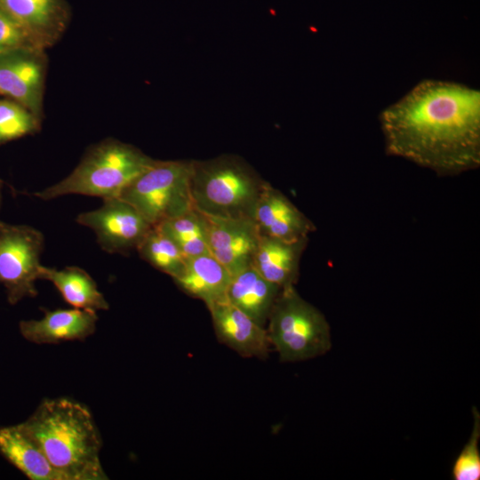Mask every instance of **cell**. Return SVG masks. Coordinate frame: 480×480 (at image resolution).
Masks as SVG:
<instances>
[{"mask_svg": "<svg viewBox=\"0 0 480 480\" xmlns=\"http://www.w3.org/2000/svg\"><path fill=\"white\" fill-rule=\"evenodd\" d=\"M386 151L440 175L480 164V92L426 79L380 115Z\"/></svg>", "mask_w": 480, "mask_h": 480, "instance_id": "6da1fadb", "label": "cell"}, {"mask_svg": "<svg viewBox=\"0 0 480 480\" xmlns=\"http://www.w3.org/2000/svg\"><path fill=\"white\" fill-rule=\"evenodd\" d=\"M20 428L64 480H105L102 442L91 411L67 397L44 399Z\"/></svg>", "mask_w": 480, "mask_h": 480, "instance_id": "7a4b0ae2", "label": "cell"}, {"mask_svg": "<svg viewBox=\"0 0 480 480\" xmlns=\"http://www.w3.org/2000/svg\"><path fill=\"white\" fill-rule=\"evenodd\" d=\"M267 182L238 156L192 160V203L196 210L205 215L252 219Z\"/></svg>", "mask_w": 480, "mask_h": 480, "instance_id": "3957f363", "label": "cell"}, {"mask_svg": "<svg viewBox=\"0 0 480 480\" xmlns=\"http://www.w3.org/2000/svg\"><path fill=\"white\" fill-rule=\"evenodd\" d=\"M154 161L132 145L107 139L92 146L68 176L33 195L43 200L71 194L119 196Z\"/></svg>", "mask_w": 480, "mask_h": 480, "instance_id": "277c9868", "label": "cell"}, {"mask_svg": "<svg viewBox=\"0 0 480 480\" xmlns=\"http://www.w3.org/2000/svg\"><path fill=\"white\" fill-rule=\"evenodd\" d=\"M268 322V339L281 362L308 360L331 348L327 320L299 294L295 285L281 289Z\"/></svg>", "mask_w": 480, "mask_h": 480, "instance_id": "5b68a950", "label": "cell"}, {"mask_svg": "<svg viewBox=\"0 0 480 480\" xmlns=\"http://www.w3.org/2000/svg\"><path fill=\"white\" fill-rule=\"evenodd\" d=\"M192 160H155L120 194L152 226L194 208L190 193Z\"/></svg>", "mask_w": 480, "mask_h": 480, "instance_id": "8992f818", "label": "cell"}, {"mask_svg": "<svg viewBox=\"0 0 480 480\" xmlns=\"http://www.w3.org/2000/svg\"><path fill=\"white\" fill-rule=\"evenodd\" d=\"M43 247L44 236L37 229L0 220V283L10 304L37 295Z\"/></svg>", "mask_w": 480, "mask_h": 480, "instance_id": "52a82bcc", "label": "cell"}, {"mask_svg": "<svg viewBox=\"0 0 480 480\" xmlns=\"http://www.w3.org/2000/svg\"><path fill=\"white\" fill-rule=\"evenodd\" d=\"M102 200L98 209L80 213L76 222L92 229L98 244L108 253L124 254L137 249L153 226L121 197Z\"/></svg>", "mask_w": 480, "mask_h": 480, "instance_id": "ba28073f", "label": "cell"}, {"mask_svg": "<svg viewBox=\"0 0 480 480\" xmlns=\"http://www.w3.org/2000/svg\"><path fill=\"white\" fill-rule=\"evenodd\" d=\"M45 71L44 49L0 51V95L20 103L41 120Z\"/></svg>", "mask_w": 480, "mask_h": 480, "instance_id": "9c48e42d", "label": "cell"}, {"mask_svg": "<svg viewBox=\"0 0 480 480\" xmlns=\"http://www.w3.org/2000/svg\"><path fill=\"white\" fill-rule=\"evenodd\" d=\"M202 214L212 255L231 276L251 266L260 238L253 220Z\"/></svg>", "mask_w": 480, "mask_h": 480, "instance_id": "30bf717a", "label": "cell"}, {"mask_svg": "<svg viewBox=\"0 0 480 480\" xmlns=\"http://www.w3.org/2000/svg\"><path fill=\"white\" fill-rule=\"evenodd\" d=\"M208 310L218 340L244 357L266 359L271 344L261 326L228 301L218 302Z\"/></svg>", "mask_w": 480, "mask_h": 480, "instance_id": "8fae6325", "label": "cell"}, {"mask_svg": "<svg viewBox=\"0 0 480 480\" xmlns=\"http://www.w3.org/2000/svg\"><path fill=\"white\" fill-rule=\"evenodd\" d=\"M252 220L260 236L297 240L308 237L315 224L279 189L267 182L256 204Z\"/></svg>", "mask_w": 480, "mask_h": 480, "instance_id": "7c38bea8", "label": "cell"}, {"mask_svg": "<svg viewBox=\"0 0 480 480\" xmlns=\"http://www.w3.org/2000/svg\"><path fill=\"white\" fill-rule=\"evenodd\" d=\"M44 313L41 319L20 323V332L27 340L36 344L84 340L96 330V312L74 308L44 310Z\"/></svg>", "mask_w": 480, "mask_h": 480, "instance_id": "4fadbf2b", "label": "cell"}, {"mask_svg": "<svg viewBox=\"0 0 480 480\" xmlns=\"http://www.w3.org/2000/svg\"><path fill=\"white\" fill-rule=\"evenodd\" d=\"M308 237L297 240L260 236L252 266L281 289L295 285Z\"/></svg>", "mask_w": 480, "mask_h": 480, "instance_id": "5bb4252c", "label": "cell"}, {"mask_svg": "<svg viewBox=\"0 0 480 480\" xmlns=\"http://www.w3.org/2000/svg\"><path fill=\"white\" fill-rule=\"evenodd\" d=\"M231 274L211 252L187 258L175 284L188 295L211 306L227 300Z\"/></svg>", "mask_w": 480, "mask_h": 480, "instance_id": "9a60e30c", "label": "cell"}, {"mask_svg": "<svg viewBox=\"0 0 480 480\" xmlns=\"http://www.w3.org/2000/svg\"><path fill=\"white\" fill-rule=\"evenodd\" d=\"M0 7L44 50L52 46L64 30L65 20L59 0H0Z\"/></svg>", "mask_w": 480, "mask_h": 480, "instance_id": "2e32d148", "label": "cell"}, {"mask_svg": "<svg viewBox=\"0 0 480 480\" xmlns=\"http://www.w3.org/2000/svg\"><path fill=\"white\" fill-rule=\"evenodd\" d=\"M280 291L251 265L231 276L227 301L265 326Z\"/></svg>", "mask_w": 480, "mask_h": 480, "instance_id": "e0dca14e", "label": "cell"}, {"mask_svg": "<svg viewBox=\"0 0 480 480\" xmlns=\"http://www.w3.org/2000/svg\"><path fill=\"white\" fill-rule=\"evenodd\" d=\"M0 454L31 480H64L19 424L0 427Z\"/></svg>", "mask_w": 480, "mask_h": 480, "instance_id": "ac0fdd59", "label": "cell"}, {"mask_svg": "<svg viewBox=\"0 0 480 480\" xmlns=\"http://www.w3.org/2000/svg\"><path fill=\"white\" fill-rule=\"evenodd\" d=\"M40 279L52 282L64 300L76 308L92 312L109 308L95 281L81 268L73 266L56 269L42 266Z\"/></svg>", "mask_w": 480, "mask_h": 480, "instance_id": "d6986e66", "label": "cell"}, {"mask_svg": "<svg viewBox=\"0 0 480 480\" xmlns=\"http://www.w3.org/2000/svg\"><path fill=\"white\" fill-rule=\"evenodd\" d=\"M156 226L173 241L186 258L210 252L204 216L195 208Z\"/></svg>", "mask_w": 480, "mask_h": 480, "instance_id": "ffe728a7", "label": "cell"}, {"mask_svg": "<svg viewBox=\"0 0 480 480\" xmlns=\"http://www.w3.org/2000/svg\"><path fill=\"white\" fill-rule=\"evenodd\" d=\"M141 259L172 279L183 271L187 258L157 226H153L137 247Z\"/></svg>", "mask_w": 480, "mask_h": 480, "instance_id": "44dd1931", "label": "cell"}, {"mask_svg": "<svg viewBox=\"0 0 480 480\" xmlns=\"http://www.w3.org/2000/svg\"><path fill=\"white\" fill-rule=\"evenodd\" d=\"M41 120L20 103L0 99V145L39 131Z\"/></svg>", "mask_w": 480, "mask_h": 480, "instance_id": "7402d4cb", "label": "cell"}, {"mask_svg": "<svg viewBox=\"0 0 480 480\" xmlns=\"http://www.w3.org/2000/svg\"><path fill=\"white\" fill-rule=\"evenodd\" d=\"M473 415L474 426L470 437L452 466V475L454 480L480 479V415L476 407L473 408Z\"/></svg>", "mask_w": 480, "mask_h": 480, "instance_id": "603a6c76", "label": "cell"}, {"mask_svg": "<svg viewBox=\"0 0 480 480\" xmlns=\"http://www.w3.org/2000/svg\"><path fill=\"white\" fill-rule=\"evenodd\" d=\"M15 48L42 49L32 36L0 7V51Z\"/></svg>", "mask_w": 480, "mask_h": 480, "instance_id": "cb8c5ba5", "label": "cell"}, {"mask_svg": "<svg viewBox=\"0 0 480 480\" xmlns=\"http://www.w3.org/2000/svg\"><path fill=\"white\" fill-rule=\"evenodd\" d=\"M4 186V181L0 179V204H1V198H2V188Z\"/></svg>", "mask_w": 480, "mask_h": 480, "instance_id": "d4e9b609", "label": "cell"}]
</instances>
